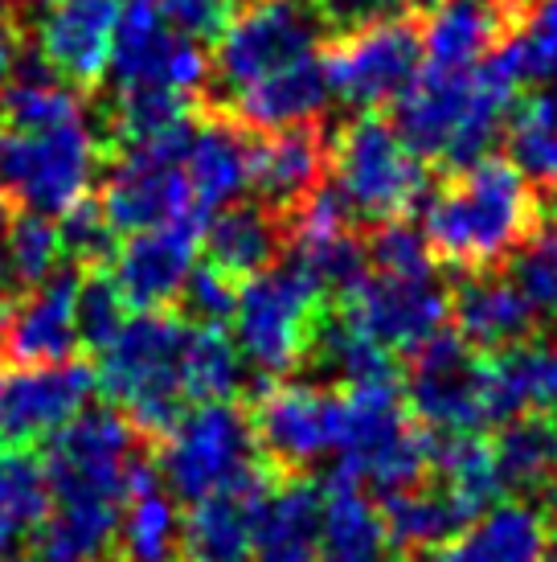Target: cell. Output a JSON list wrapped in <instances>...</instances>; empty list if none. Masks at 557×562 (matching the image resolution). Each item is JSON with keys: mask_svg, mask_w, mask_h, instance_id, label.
Returning a JSON list of instances; mask_svg holds the SVG:
<instances>
[{"mask_svg": "<svg viewBox=\"0 0 557 562\" xmlns=\"http://www.w3.org/2000/svg\"><path fill=\"white\" fill-rule=\"evenodd\" d=\"M542 231V198L509 160L484 157L422 210V238L459 271H496Z\"/></svg>", "mask_w": 557, "mask_h": 562, "instance_id": "cell-1", "label": "cell"}, {"mask_svg": "<svg viewBox=\"0 0 557 562\" xmlns=\"http://www.w3.org/2000/svg\"><path fill=\"white\" fill-rule=\"evenodd\" d=\"M185 316L181 313H139L120 337L99 353L94 382L115 411H124L144 439L169 436L185 415L181 391V345H185Z\"/></svg>", "mask_w": 557, "mask_h": 562, "instance_id": "cell-2", "label": "cell"}, {"mask_svg": "<svg viewBox=\"0 0 557 562\" xmlns=\"http://www.w3.org/2000/svg\"><path fill=\"white\" fill-rule=\"evenodd\" d=\"M99 169V140L87 120L46 132L0 127V193L25 214L62 218L82 198H91Z\"/></svg>", "mask_w": 557, "mask_h": 562, "instance_id": "cell-3", "label": "cell"}, {"mask_svg": "<svg viewBox=\"0 0 557 562\" xmlns=\"http://www.w3.org/2000/svg\"><path fill=\"white\" fill-rule=\"evenodd\" d=\"M325 313V292L287 259L238 288L234 341L259 374H287L308 361L311 337Z\"/></svg>", "mask_w": 557, "mask_h": 562, "instance_id": "cell-4", "label": "cell"}, {"mask_svg": "<svg viewBox=\"0 0 557 562\" xmlns=\"http://www.w3.org/2000/svg\"><path fill=\"white\" fill-rule=\"evenodd\" d=\"M332 169L344 202L353 205L356 218L370 222L406 218L431 186L427 160L398 136V127L377 115H361L337 132Z\"/></svg>", "mask_w": 557, "mask_h": 562, "instance_id": "cell-5", "label": "cell"}, {"mask_svg": "<svg viewBox=\"0 0 557 562\" xmlns=\"http://www.w3.org/2000/svg\"><path fill=\"white\" fill-rule=\"evenodd\" d=\"M263 460L254 419L234 403H197L185 411L169 436L160 439L156 469L169 488L185 501H205L230 488Z\"/></svg>", "mask_w": 557, "mask_h": 562, "instance_id": "cell-6", "label": "cell"}, {"mask_svg": "<svg viewBox=\"0 0 557 562\" xmlns=\"http://www.w3.org/2000/svg\"><path fill=\"white\" fill-rule=\"evenodd\" d=\"M316 0H250L221 33L214 54V79L230 94L275 75L283 66L311 58L325 37Z\"/></svg>", "mask_w": 557, "mask_h": 562, "instance_id": "cell-7", "label": "cell"}, {"mask_svg": "<svg viewBox=\"0 0 557 562\" xmlns=\"http://www.w3.org/2000/svg\"><path fill=\"white\" fill-rule=\"evenodd\" d=\"M136 427L115 406H87L49 439L46 476L58 501H120L127 497V464Z\"/></svg>", "mask_w": 557, "mask_h": 562, "instance_id": "cell-8", "label": "cell"}, {"mask_svg": "<svg viewBox=\"0 0 557 562\" xmlns=\"http://www.w3.org/2000/svg\"><path fill=\"white\" fill-rule=\"evenodd\" d=\"M325 70L332 94H341L349 108L373 111L398 103L422 70V25H418V16L341 33L337 46L325 49Z\"/></svg>", "mask_w": 557, "mask_h": 562, "instance_id": "cell-9", "label": "cell"}, {"mask_svg": "<svg viewBox=\"0 0 557 562\" xmlns=\"http://www.w3.org/2000/svg\"><path fill=\"white\" fill-rule=\"evenodd\" d=\"M259 403H254V436H259V452L271 469L292 472L308 469L328 452H341L344 431V398L337 391H320V386H304V382H259L254 386Z\"/></svg>", "mask_w": 557, "mask_h": 562, "instance_id": "cell-10", "label": "cell"}, {"mask_svg": "<svg viewBox=\"0 0 557 562\" xmlns=\"http://www.w3.org/2000/svg\"><path fill=\"white\" fill-rule=\"evenodd\" d=\"M341 316L389 353H418L451 316V292L434 276H365L344 292Z\"/></svg>", "mask_w": 557, "mask_h": 562, "instance_id": "cell-11", "label": "cell"}, {"mask_svg": "<svg viewBox=\"0 0 557 562\" xmlns=\"http://www.w3.org/2000/svg\"><path fill=\"white\" fill-rule=\"evenodd\" d=\"M94 386V366L78 358L0 374V452H30L33 443L54 439L78 411H87Z\"/></svg>", "mask_w": 557, "mask_h": 562, "instance_id": "cell-12", "label": "cell"}, {"mask_svg": "<svg viewBox=\"0 0 557 562\" xmlns=\"http://www.w3.org/2000/svg\"><path fill=\"white\" fill-rule=\"evenodd\" d=\"M484 374L488 358L476 353V345H467L459 333H439L410 361L406 398L434 431H480L488 427Z\"/></svg>", "mask_w": 557, "mask_h": 562, "instance_id": "cell-13", "label": "cell"}, {"mask_svg": "<svg viewBox=\"0 0 557 562\" xmlns=\"http://www.w3.org/2000/svg\"><path fill=\"white\" fill-rule=\"evenodd\" d=\"M99 205L115 235H144L185 218H209L181 169V160L160 153H115Z\"/></svg>", "mask_w": 557, "mask_h": 562, "instance_id": "cell-14", "label": "cell"}, {"mask_svg": "<svg viewBox=\"0 0 557 562\" xmlns=\"http://www.w3.org/2000/svg\"><path fill=\"white\" fill-rule=\"evenodd\" d=\"M124 0H54L37 21V58L75 91H94L111 70Z\"/></svg>", "mask_w": 557, "mask_h": 562, "instance_id": "cell-15", "label": "cell"}, {"mask_svg": "<svg viewBox=\"0 0 557 562\" xmlns=\"http://www.w3.org/2000/svg\"><path fill=\"white\" fill-rule=\"evenodd\" d=\"M205 238V218H185L127 235V243L111 259V280L120 288L127 308L136 313H160L169 300L181 296L189 271L197 267V247Z\"/></svg>", "mask_w": 557, "mask_h": 562, "instance_id": "cell-16", "label": "cell"}, {"mask_svg": "<svg viewBox=\"0 0 557 562\" xmlns=\"http://www.w3.org/2000/svg\"><path fill=\"white\" fill-rule=\"evenodd\" d=\"M283 472L259 460L230 488L197 501L181 521V559L185 562H250L254 521L278 488Z\"/></svg>", "mask_w": 557, "mask_h": 562, "instance_id": "cell-17", "label": "cell"}, {"mask_svg": "<svg viewBox=\"0 0 557 562\" xmlns=\"http://www.w3.org/2000/svg\"><path fill=\"white\" fill-rule=\"evenodd\" d=\"M533 0H434L422 13V58L431 70L476 66L521 30Z\"/></svg>", "mask_w": 557, "mask_h": 562, "instance_id": "cell-18", "label": "cell"}, {"mask_svg": "<svg viewBox=\"0 0 557 562\" xmlns=\"http://www.w3.org/2000/svg\"><path fill=\"white\" fill-rule=\"evenodd\" d=\"M78 276L66 267L42 288L21 292L4 321V353L16 366H58L78 349Z\"/></svg>", "mask_w": 557, "mask_h": 562, "instance_id": "cell-19", "label": "cell"}, {"mask_svg": "<svg viewBox=\"0 0 557 562\" xmlns=\"http://www.w3.org/2000/svg\"><path fill=\"white\" fill-rule=\"evenodd\" d=\"M471 120V70H431L422 66L418 79L394 103V127L422 160H443L455 153Z\"/></svg>", "mask_w": 557, "mask_h": 562, "instance_id": "cell-20", "label": "cell"}, {"mask_svg": "<svg viewBox=\"0 0 557 562\" xmlns=\"http://www.w3.org/2000/svg\"><path fill=\"white\" fill-rule=\"evenodd\" d=\"M332 160V144L316 124L263 132V140H250V189L275 214H292L308 193L325 186V169Z\"/></svg>", "mask_w": 557, "mask_h": 562, "instance_id": "cell-21", "label": "cell"}, {"mask_svg": "<svg viewBox=\"0 0 557 562\" xmlns=\"http://www.w3.org/2000/svg\"><path fill=\"white\" fill-rule=\"evenodd\" d=\"M537 304L516 288L509 271H464L451 288V316L467 345L500 353L533 337Z\"/></svg>", "mask_w": 557, "mask_h": 562, "instance_id": "cell-22", "label": "cell"}, {"mask_svg": "<svg viewBox=\"0 0 557 562\" xmlns=\"http://www.w3.org/2000/svg\"><path fill=\"white\" fill-rule=\"evenodd\" d=\"M197 127L193 99L164 87H132L107 108V153H160L185 160L189 136Z\"/></svg>", "mask_w": 557, "mask_h": 562, "instance_id": "cell-23", "label": "cell"}, {"mask_svg": "<svg viewBox=\"0 0 557 562\" xmlns=\"http://www.w3.org/2000/svg\"><path fill=\"white\" fill-rule=\"evenodd\" d=\"M488 427L521 415H557V341H521L488 358L484 374Z\"/></svg>", "mask_w": 557, "mask_h": 562, "instance_id": "cell-24", "label": "cell"}, {"mask_svg": "<svg viewBox=\"0 0 557 562\" xmlns=\"http://www.w3.org/2000/svg\"><path fill=\"white\" fill-rule=\"evenodd\" d=\"M328 94H332V87H328L325 54H311V58H299V63L283 66V70L250 82L247 91L234 94L230 115L242 127H254V132L316 124Z\"/></svg>", "mask_w": 557, "mask_h": 562, "instance_id": "cell-25", "label": "cell"}, {"mask_svg": "<svg viewBox=\"0 0 557 562\" xmlns=\"http://www.w3.org/2000/svg\"><path fill=\"white\" fill-rule=\"evenodd\" d=\"M325 550V493L311 481H278L254 521L250 562H320Z\"/></svg>", "mask_w": 557, "mask_h": 562, "instance_id": "cell-26", "label": "cell"}, {"mask_svg": "<svg viewBox=\"0 0 557 562\" xmlns=\"http://www.w3.org/2000/svg\"><path fill=\"white\" fill-rule=\"evenodd\" d=\"M185 177L205 214L217 205H230L242 189H250V140L234 115L209 111L193 127L185 148Z\"/></svg>", "mask_w": 557, "mask_h": 562, "instance_id": "cell-27", "label": "cell"}, {"mask_svg": "<svg viewBox=\"0 0 557 562\" xmlns=\"http://www.w3.org/2000/svg\"><path fill=\"white\" fill-rule=\"evenodd\" d=\"M549 550V517L528 501H509L476 517L434 562H545Z\"/></svg>", "mask_w": 557, "mask_h": 562, "instance_id": "cell-28", "label": "cell"}, {"mask_svg": "<svg viewBox=\"0 0 557 562\" xmlns=\"http://www.w3.org/2000/svg\"><path fill=\"white\" fill-rule=\"evenodd\" d=\"M202 243L209 263L221 267L230 280H254L275 267L278 250L287 243V222L263 202L226 205L214 222H205Z\"/></svg>", "mask_w": 557, "mask_h": 562, "instance_id": "cell-29", "label": "cell"}, {"mask_svg": "<svg viewBox=\"0 0 557 562\" xmlns=\"http://www.w3.org/2000/svg\"><path fill=\"white\" fill-rule=\"evenodd\" d=\"M476 517L480 514L471 505H464L455 493H447L443 484L439 488L418 484V488L382 497V521H386L389 550H402L410 559L455 542Z\"/></svg>", "mask_w": 557, "mask_h": 562, "instance_id": "cell-30", "label": "cell"}, {"mask_svg": "<svg viewBox=\"0 0 557 562\" xmlns=\"http://www.w3.org/2000/svg\"><path fill=\"white\" fill-rule=\"evenodd\" d=\"M325 562H389V538L382 509L361 493V481L332 472L325 493Z\"/></svg>", "mask_w": 557, "mask_h": 562, "instance_id": "cell-31", "label": "cell"}, {"mask_svg": "<svg viewBox=\"0 0 557 562\" xmlns=\"http://www.w3.org/2000/svg\"><path fill=\"white\" fill-rule=\"evenodd\" d=\"M177 33L160 13L156 0H127L120 30H115V49H111V79L120 91L132 87H164Z\"/></svg>", "mask_w": 557, "mask_h": 562, "instance_id": "cell-32", "label": "cell"}, {"mask_svg": "<svg viewBox=\"0 0 557 562\" xmlns=\"http://www.w3.org/2000/svg\"><path fill=\"white\" fill-rule=\"evenodd\" d=\"M308 361H316L325 374H332L344 391L353 386H382V382H398V366L386 345L365 337L356 325H349L341 313H325L311 337Z\"/></svg>", "mask_w": 557, "mask_h": 562, "instance_id": "cell-33", "label": "cell"}, {"mask_svg": "<svg viewBox=\"0 0 557 562\" xmlns=\"http://www.w3.org/2000/svg\"><path fill=\"white\" fill-rule=\"evenodd\" d=\"M49 476L30 452H0V559H16L21 547L46 526Z\"/></svg>", "mask_w": 557, "mask_h": 562, "instance_id": "cell-34", "label": "cell"}, {"mask_svg": "<svg viewBox=\"0 0 557 562\" xmlns=\"http://www.w3.org/2000/svg\"><path fill=\"white\" fill-rule=\"evenodd\" d=\"M492 448L504 488L545 493L557 484V415H521L504 423Z\"/></svg>", "mask_w": 557, "mask_h": 562, "instance_id": "cell-35", "label": "cell"}, {"mask_svg": "<svg viewBox=\"0 0 557 562\" xmlns=\"http://www.w3.org/2000/svg\"><path fill=\"white\" fill-rule=\"evenodd\" d=\"M242 386V349L226 325H193L181 345V391L193 403H230Z\"/></svg>", "mask_w": 557, "mask_h": 562, "instance_id": "cell-36", "label": "cell"}, {"mask_svg": "<svg viewBox=\"0 0 557 562\" xmlns=\"http://www.w3.org/2000/svg\"><path fill=\"white\" fill-rule=\"evenodd\" d=\"M434 472L447 493L471 505L476 514H488L500 493H504V476L496 464V448L476 431H447L443 439H434Z\"/></svg>", "mask_w": 557, "mask_h": 562, "instance_id": "cell-37", "label": "cell"}, {"mask_svg": "<svg viewBox=\"0 0 557 562\" xmlns=\"http://www.w3.org/2000/svg\"><path fill=\"white\" fill-rule=\"evenodd\" d=\"M509 165L533 189H557V99L537 91L509 115Z\"/></svg>", "mask_w": 557, "mask_h": 562, "instance_id": "cell-38", "label": "cell"}, {"mask_svg": "<svg viewBox=\"0 0 557 562\" xmlns=\"http://www.w3.org/2000/svg\"><path fill=\"white\" fill-rule=\"evenodd\" d=\"M181 559V514L172 497L156 484L132 493L120 521V562H177Z\"/></svg>", "mask_w": 557, "mask_h": 562, "instance_id": "cell-39", "label": "cell"}, {"mask_svg": "<svg viewBox=\"0 0 557 562\" xmlns=\"http://www.w3.org/2000/svg\"><path fill=\"white\" fill-rule=\"evenodd\" d=\"M66 259L58 226L42 214H16L4 235V271L16 292L42 288L49 276H58V263Z\"/></svg>", "mask_w": 557, "mask_h": 562, "instance_id": "cell-40", "label": "cell"}, {"mask_svg": "<svg viewBox=\"0 0 557 562\" xmlns=\"http://www.w3.org/2000/svg\"><path fill=\"white\" fill-rule=\"evenodd\" d=\"M292 263L299 267L325 296L341 300L344 292H353L356 283L365 280L370 250H365V243H361L353 231L328 235V238H295Z\"/></svg>", "mask_w": 557, "mask_h": 562, "instance_id": "cell-41", "label": "cell"}, {"mask_svg": "<svg viewBox=\"0 0 557 562\" xmlns=\"http://www.w3.org/2000/svg\"><path fill=\"white\" fill-rule=\"evenodd\" d=\"M124 325H127V304L120 296V288L111 280V271L94 267L91 276L78 280V345L103 353L120 337Z\"/></svg>", "mask_w": 557, "mask_h": 562, "instance_id": "cell-42", "label": "cell"}, {"mask_svg": "<svg viewBox=\"0 0 557 562\" xmlns=\"http://www.w3.org/2000/svg\"><path fill=\"white\" fill-rule=\"evenodd\" d=\"M525 82H542L557 99V0H533L521 33L512 37Z\"/></svg>", "mask_w": 557, "mask_h": 562, "instance_id": "cell-43", "label": "cell"}, {"mask_svg": "<svg viewBox=\"0 0 557 562\" xmlns=\"http://www.w3.org/2000/svg\"><path fill=\"white\" fill-rule=\"evenodd\" d=\"M58 235H62L66 259L75 267H107L115 259V250H120L107 214L94 198H82L75 210H66Z\"/></svg>", "mask_w": 557, "mask_h": 562, "instance_id": "cell-44", "label": "cell"}, {"mask_svg": "<svg viewBox=\"0 0 557 562\" xmlns=\"http://www.w3.org/2000/svg\"><path fill=\"white\" fill-rule=\"evenodd\" d=\"M365 250H370V263L382 276H434V250L427 247L422 231L406 226L402 218L377 222Z\"/></svg>", "mask_w": 557, "mask_h": 562, "instance_id": "cell-45", "label": "cell"}, {"mask_svg": "<svg viewBox=\"0 0 557 562\" xmlns=\"http://www.w3.org/2000/svg\"><path fill=\"white\" fill-rule=\"evenodd\" d=\"M177 300H181V316H193L197 325H226L238 313V280H230L214 263H197Z\"/></svg>", "mask_w": 557, "mask_h": 562, "instance_id": "cell-46", "label": "cell"}, {"mask_svg": "<svg viewBox=\"0 0 557 562\" xmlns=\"http://www.w3.org/2000/svg\"><path fill=\"white\" fill-rule=\"evenodd\" d=\"M509 276L516 280V288H521L537 308H545V304L554 308V300H557V235L537 231V235L528 238L525 247L509 259Z\"/></svg>", "mask_w": 557, "mask_h": 562, "instance_id": "cell-47", "label": "cell"}, {"mask_svg": "<svg viewBox=\"0 0 557 562\" xmlns=\"http://www.w3.org/2000/svg\"><path fill=\"white\" fill-rule=\"evenodd\" d=\"M160 13L169 21V30L185 42H221V33L230 30L238 16V0H160Z\"/></svg>", "mask_w": 557, "mask_h": 562, "instance_id": "cell-48", "label": "cell"}, {"mask_svg": "<svg viewBox=\"0 0 557 562\" xmlns=\"http://www.w3.org/2000/svg\"><path fill=\"white\" fill-rule=\"evenodd\" d=\"M434 0H316L328 30L353 33L382 21H402V16H422Z\"/></svg>", "mask_w": 557, "mask_h": 562, "instance_id": "cell-49", "label": "cell"}, {"mask_svg": "<svg viewBox=\"0 0 557 562\" xmlns=\"http://www.w3.org/2000/svg\"><path fill=\"white\" fill-rule=\"evenodd\" d=\"M21 42H25L21 16L9 13V9H0V91H4V82L13 75L16 58H21Z\"/></svg>", "mask_w": 557, "mask_h": 562, "instance_id": "cell-50", "label": "cell"}, {"mask_svg": "<svg viewBox=\"0 0 557 562\" xmlns=\"http://www.w3.org/2000/svg\"><path fill=\"white\" fill-rule=\"evenodd\" d=\"M0 4H4V9H9V13H33V9H49V4H54V0H0Z\"/></svg>", "mask_w": 557, "mask_h": 562, "instance_id": "cell-51", "label": "cell"}, {"mask_svg": "<svg viewBox=\"0 0 557 562\" xmlns=\"http://www.w3.org/2000/svg\"><path fill=\"white\" fill-rule=\"evenodd\" d=\"M0 358H4V321H0Z\"/></svg>", "mask_w": 557, "mask_h": 562, "instance_id": "cell-52", "label": "cell"}, {"mask_svg": "<svg viewBox=\"0 0 557 562\" xmlns=\"http://www.w3.org/2000/svg\"><path fill=\"white\" fill-rule=\"evenodd\" d=\"M554 316H557V300H554Z\"/></svg>", "mask_w": 557, "mask_h": 562, "instance_id": "cell-53", "label": "cell"}]
</instances>
